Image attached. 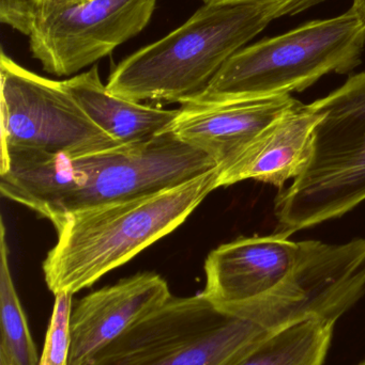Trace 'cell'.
<instances>
[{
	"mask_svg": "<svg viewBox=\"0 0 365 365\" xmlns=\"http://www.w3.org/2000/svg\"><path fill=\"white\" fill-rule=\"evenodd\" d=\"M218 168L167 130L79 158L1 152L0 191L54 227L75 212L152 195Z\"/></svg>",
	"mask_w": 365,
	"mask_h": 365,
	"instance_id": "obj_1",
	"label": "cell"
},
{
	"mask_svg": "<svg viewBox=\"0 0 365 365\" xmlns=\"http://www.w3.org/2000/svg\"><path fill=\"white\" fill-rule=\"evenodd\" d=\"M291 1L204 4L164 38L117 64L107 79L114 96L132 102L184 103L207 89L227 60L274 19L299 14Z\"/></svg>",
	"mask_w": 365,
	"mask_h": 365,
	"instance_id": "obj_2",
	"label": "cell"
},
{
	"mask_svg": "<svg viewBox=\"0 0 365 365\" xmlns=\"http://www.w3.org/2000/svg\"><path fill=\"white\" fill-rule=\"evenodd\" d=\"M218 181L216 168L152 195L69 215L55 225L57 242L43 263L49 291L74 295L128 263L181 225Z\"/></svg>",
	"mask_w": 365,
	"mask_h": 365,
	"instance_id": "obj_3",
	"label": "cell"
},
{
	"mask_svg": "<svg viewBox=\"0 0 365 365\" xmlns=\"http://www.w3.org/2000/svg\"><path fill=\"white\" fill-rule=\"evenodd\" d=\"M287 327L253 304L173 296L85 365H237Z\"/></svg>",
	"mask_w": 365,
	"mask_h": 365,
	"instance_id": "obj_4",
	"label": "cell"
},
{
	"mask_svg": "<svg viewBox=\"0 0 365 365\" xmlns=\"http://www.w3.org/2000/svg\"><path fill=\"white\" fill-rule=\"evenodd\" d=\"M365 19L353 9L264 38L231 56L207 89L188 103L209 104L301 92L330 74L361 63ZM186 104V103H184Z\"/></svg>",
	"mask_w": 365,
	"mask_h": 365,
	"instance_id": "obj_5",
	"label": "cell"
},
{
	"mask_svg": "<svg viewBox=\"0 0 365 365\" xmlns=\"http://www.w3.org/2000/svg\"><path fill=\"white\" fill-rule=\"evenodd\" d=\"M321 115L310 162L276 197V232L340 218L365 201V72L311 103Z\"/></svg>",
	"mask_w": 365,
	"mask_h": 365,
	"instance_id": "obj_6",
	"label": "cell"
},
{
	"mask_svg": "<svg viewBox=\"0 0 365 365\" xmlns=\"http://www.w3.org/2000/svg\"><path fill=\"white\" fill-rule=\"evenodd\" d=\"M1 152L79 158L118 147L81 108L64 81L40 76L0 53Z\"/></svg>",
	"mask_w": 365,
	"mask_h": 365,
	"instance_id": "obj_7",
	"label": "cell"
},
{
	"mask_svg": "<svg viewBox=\"0 0 365 365\" xmlns=\"http://www.w3.org/2000/svg\"><path fill=\"white\" fill-rule=\"evenodd\" d=\"M158 0H84L36 13L29 49L43 70L72 76L141 34Z\"/></svg>",
	"mask_w": 365,
	"mask_h": 365,
	"instance_id": "obj_8",
	"label": "cell"
},
{
	"mask_svg": "<svg viewBox=\"0 0 365 365\" xmlns=\"http://www.w3.org/2000/svg\"><path fill=\"white\" fill-rule=\"evenodd\" d=\"M287 233L241 237L221 245L205 262L204 296L219 306L261 299L291 276L301 253V242Z\"/></svg>",
	"mask_w": 365,
	"mask_h": 365,
	"instance_id": "obj_9",
	"label": "cell"
},
{
	"mask_svg": "<svg viewBox=\"0 0 365 365\" xmlns=\"http://www.w3.org/2000/svg\"><path fill=\"white\" fill-rule=\"evenodd\" d=\"M171 297L166 281L154 272H141L88 294L71 312L68 365H85Z\"/></svg>",
	"mask_w": 365,
	"mask_h": 365,
	"instance_id": "obj_10",
	"label": "cell"
},
{
	"mask_svg": "<svg viewBox=\"0 0 365 365\" xmlns=\"http://www.w3.org/2000/svg\"><path fill=\"white\" fill-rule=\"evenodd\" d=\"M299 104L291 94L209 104L186 103L169 130L222 169L272 122Z\"/></svg>",
	"mask_w": 365,
	"mask_h": 365,
	"instance_id": "obj_11",
	"label": "cell"
},
{
	"mask_svg": "<svg viewBox=\"0 0 365 365\" xmlns=\"http://www.w3.org/2000/svg\"><path fill=\"white\" fill-rule=\"evenodd\" d=\"M319 119L312 104L300 103L283 113L237 158L219 169V187L255 180L282 188L289 180L299 177L310 162Z\"/></svg>",
	"mask_w": 365,
	"mask_h": 365,
	"instance_id": "obj_12",
	"label": "cell"
},
{
	"mask_svg": "<svg viewBox=\"0 0 365 365\" xmlns=\"http://www.w3.org/2000/svg\"><path fill=\"white\" fill-rule=\"evenodd\" d=\"M64 81L86 115L120 145L147 140L167 132L179 109H163L114 96L103 85L96 64Z\"/></svg>",
	"mask_w": 365,
	"mask_h": 365,
	"instance_id": "obj_13",
	"label": "cell"
},
{
	"mask_svg": "<svg viewBox=\"0 0 365 365\" xmlns=\"http://www.w3.org/2000/svg\"><path fill=\"white\" fill-rule=\"evenodd\" d=\"M336 322L314 319L281 330L237 365H324Z\"/></svg>",
	"mask_w": 365,
	"mask_h": 365,
	"instance_id": "obj_14",
	"label": "cell"
},
{
	"mask_svg": "<svg viewBox=\"0 0 365 365\" xmlns=\"http://www.w3.org/2000/svg\"><path fill=\"white\" fill-rule=\"evenodd\" d=\"M27 317L15 289L9 264L4 220L0 223V365H39Z\"/></svg>",
	"mask_w": 365,
	"mask_h": 365,
	"instance_id": "obj_15",
	"label": "cell"
},
{
	"mask_svg": "<svg viewBox=\"0 0 365 365\" xmlns=\"http://www.w3.org/2000/svg\"><path fill=\"white\" fill-rule=\"evenodd\" d=\"M72 296L69 293L55 295L53 313L39 365H68Z\"/></svg>",
	"mask_w": 365,
	"mask_h": 365,
	"instance_id": "obj_16",
	"label": "cell"
},
{
	"mask_svg": "<svg viewBox=\"0 0 365 365\" xmlns=\"http://www.w3.org/2000/svg\"><path fill=\"white\" fill-rule=\"evenodd\" d=\"M40 0H0V21L29 36Z\"/></svg>",
	"mask_w": 365,
	"mask_h": 365,
	"instance_id": "obj_17",
	"label": "cell"
},
{
	"mask_svg": "<svg viewBox=\"0 0 365 365\" xmlns=\"http://www.w3.org/2000/svg\"><path fill=\"white\" fill-rule=\"evenodd\" d=\"M351 9L365 19V0H353Z\"/></svg>",
	"mask_w": 365,
	"mask_h": 365,
	"instance_id": "obj_18",
	"label": "cell"
},
{
	"mask_svg": "<svg viewBox=\"0 0 365 365\" xmlns=\"http://www.w3.org/2000/svg\"><path fill=\"white\" fill-rule=\"evenodd\" d=\"M81 1H84V0H54V1L49 2V4H46V6L39 9V11L42 10V9L49 8V6H59V4H76V2Z\"/></svg>",
	"mask_w": 365,
	"mask_h": 365,
	"instance_id": "obj_19",
	"label": "cell"
},
{
	"mask_svg": "<svg viewBox=\"0 0 365 365\" xmlns=\"http://www.w3.org/2000/svg\"><path fill=\"white\" fill-rule=\"evenodd\" d=\"M214 1L223 2V4H246L252 0H214Z\"/></svg>",
	"mask_w": 365,
	"mask_h": 365,
	"instance_id": "obj_20",
	"label": "cell"
},
{
	"mask_svg": "<svg viewBox=\"0 0 365 365\" xmlns=\"http://www.w3.org/2000/svg\"><path fill=\"white\" fill-rule=\"evenodd\" d=\"M51 1H54V0H40V4H39V9L42 8V6H46V4H49V2Z\"/></svg>",
	"mask_w": 365,
	"mask_h": 365,
	"instance_id": "obj_21",
	"label": "cell"
},
{
	"mask_svg": "<svg viewBox=\"0 0 365 365\" xmlns=\"http://www.w3.org/2000/svg\"><path fill=\"white\" fill-rule=\"evenodd\" d=\"M355 365H365V358L364 359H362L361 361L358 362V364Z\"/></svg>",
	"mask_w": 365,
	"mask_h": 365,
	"instance_id": "obj_22",
	"label": "cell"
}]
</instances>
